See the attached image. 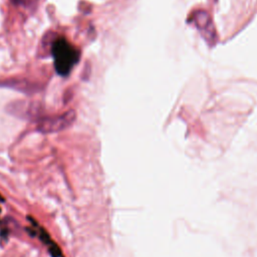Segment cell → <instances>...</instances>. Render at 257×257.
<instances>
[{
	"mask_svg": "<svg viewBox=\"0 0 257 257\" xmlns=\"http://www.w3.org/2000/svg\"><path fill=\"white\" fill-rule=\"evenodd\" d=\"M54 68L61 76H66L78 61V51L63 37L55 39L51 45Z\"/></svg>",
	"mask_w": 257,
	"mask_h": 257,
	"instance_id": "cell-1",
	"label": "cell"
},
{
	"mask_svg": "<svg viewBox=\"0 0 257 257\" xmlns=\"http://www.w3.org/2000/svg\"><path fill=\"white\" fill-rule=\"evenodd\" d=\"M76 117L74 110H67L57 115L46 116L38 121L37 128L42 134H54L67 130Z\"/></svg>",
	"mask_w": 257,
	"mask_h": 257,
	"instance_id": "cell-2",
	"label": "cell"
},
{
	"mask_svg": "<svg viewBox=\"0 0 257 257\" xmlns=\"http://www.w3.org/2000/svg\"><path fill=\"white\" fill-rule=\"evenodd\" d=\"M230 8L229 16L235 19L232 28L238 29L257 13V0H230Z\"/></svg>",
	"mask_w": 257,
	"mask_h": 257,
	"instance_id": "cell-3",
	"label": "cell"
},
{
	"mask_svg": "<svg viewBox=\"0 0 257 257\" xmlns=\"http://www.w3.org/2000/svg\"><path fill=\"white\" fill-rule=\"evenodd\" d=\"M8 111L14 115L21 116L24 118H29L35 116L39 113V104L24 100L14 101L8 105Z\"/></svg>",
	"mask_w": 257,
	"mask_h": 257,
	"instance_id": "cell-4",
	"label": "cell"
}]
</instances>
